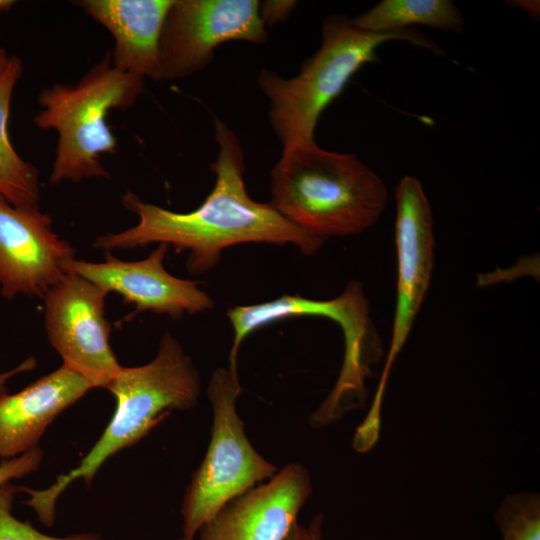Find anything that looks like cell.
I'll return each instance as SVG.
<instances>
[{
    "instance_id": "cell-16",
    "label": "cell",
    "mask_w": 540,
    "mask_h": 540,
    "mask_svg": "<svg viewBox=\"0 0 540 540\" xmlns=\"http://www.w3.org/2000/svg\"><path fill=\"white\" fill-rule=\"evenodd\" d=\"M22 71V61L13 56L0 75V196L16 207H39L38 169L16 152L7 130L13 91Z\"/></svg>"
},
{
    "instance_id": "cell-27",
    "label": "cell",
    "mask_w": 540,
    "mask_h": 540,
    "mask_svg": "<svg viewBox=\"0 0 540 540\" xmlns=\"http://www.w3.org/2000/svg\"><path fill=\"white\" fill-rule=\"evenodd\" d=\"M180 540H191V539H188V538H185L182 536V538Z\"/></svg>"
},
{
    "instance_id": "cell-15",
    "label": "cell",
    "mask_w": 540,
    "mask_h": 540,
    "mask_svg": "<svg viewBox=\"0 0 540 540\" xmlns=\"http://www.w3.org/2000/svg\"><path fill=\"white\" fill-rule=\"evenodd\" d=\"M173 0H80L73 3L113 37V66L158 81L159 44Z\"/></svg>"
},
{
    "instance_id": "cell-21",
    "label": "cell",
    "mask_w": 540,
    "mask_h": 540,
    "mask_svg": "<svg viewBox=\"0 0 540 540\" xmlns=\"http://www.w3.org/2000/svg\"><path fill=\"white\" fill-rule=\"evenodd\" d=\"M296 1L267 0L259 3V15L264 25L285 21L294 10Z\"/></svg>"
},
{
    "instance_id": "cell-5",
    "label": "cell",
    "mask_w": 540,
    "mask_h": 540,
    "mask_svg": "<svg viewBox=\"0 0 540 540\" xmlns=\"http://www.w3.org/2000/svg\"><path fill=\"white\" fill-rule=\"evenodd\" d=\"M144 91V78L113 66L110 52L76 83H56L38 97L35 126L57 134L51 184L108 178L101 157L117 152L118 141L107 116L133 106Z\"/></svg>"
},
{
    "instance_id": "cell-3",
    "label": "cell",
    "mask_w": 540,
    "mask_h": 540,
    "mask_svg": "<svg viewBox=\"0 0 540 540\" xmlns=\"http://www.w3.org/2000/svg\"><path fill=\"white\" fill-rule=\"evenodd\" d=\"M105 389L116 400L115 412L79 465L58 476L46 489L19 488L30 495L26 504L46 526L53 525L56 501L73 481L83 478L89 485L107 459L141 440L172 410L193 408L199 400L201 382L180 342L166 332L152 361L137 367L122 366Z\"/></svg>"
},
{
    "instance_id": "cell-17",
    "label": "cell",
    "mask_w": 540,
    "mask_h": 540,
    "mask_svg": "<svg viewBox=\"0 0 540 540\" xmlns=\"http://www.w3.org/2000/svg\"><path fill=\"white\" fill-rule=\"evenodd\" d=\"M351 22L377 33L404 31L412 25L459 33L464 27L463 16L450 0H383Z\"/></svg>"
},
{
    "instance_id": "cell-7",
    "label": "cell",
    "mask_w": 540,
    "mask_h": 540,
    "mask_svg": "<svg viewBox=\"0 0 540 540\" xmlns=\"http://www.w3.org/2000/svg\"><path fill=\"white\" fill-rule=\"evenodd\" d=\"M242 392L238 373L217 368L207 394L212 405L211 440L193 473L183 499V537L193 540L199 529L223 506L278 471L251 445L236 411Z\"/></svg>"
},
{
    "instance_id": "cell-25",
    "label": "cell",
    "mask_w": 540,
    "mask_h": 540,
    "mask_svg": "<svg viewBox=\"0 0 540 540\" xmlns=\"http://www.w3.org/2000/svg\"><path fill=\"white\" fill-rule=\"evenodd\" d=\"M9 59L10 57L7 55V52L2 47H0V75L5 70Z\"/></svg>"
},
{
    "instance_id": "cell-22",
    "label": "cell",
    "mask_w": 540,
    "mask_h": 540,
    "mask_svg": "<svg viewBox=\"0 0 540 540\" xmlns=\"http://www.w3.org/2000/svg\"><path fill=\"white\" fill-rule=\"evenodd\" d=\"M323 515L318 513L307 524H294L285 540H322Z\"/></svg>"
},
{
    "instance_id": "cell-10",
    "label": "cell",
    "mask_w": 540,
    "mask_h": 540,
    "mask_svg": "<svg viewBox=\"0 0 540 540\" xmlns=\"http://www.w3.org/2000/svg\"><path fill=\"white\" fill-rule=\"evenodd\" d=\"M397 299L390 348L377 388L385 392L389 372L402 350L430 285L434 262L433 218L418 179L403 177L395 192Z\"/></svg>"
},
{
    "instance_id": "cell-2",
    "label": "cell",
    "mask_w": 540,
    "mask_h": 540,
    "mask_svg": "<svg viewBox=\"0 0 540 540\" xmlns=\"http://www.w3.org/2000/svg\"><path fill=\"white\" fill-rule=\"evenodd\" d=\"M270 187V204L323 243L370 228L388 198L383 180L356 155L325 150L315 141L283 148Z\"/></svg>"
},
{
    "instance_id": "cell-18",
    "label": "cell",
    "mask_w": 540,
    "mask_h": 540,
    "mask_svg": "<svg viewBox=\"0 0 540 540\" xmlns=\"http://www.w3.org/2000/svg\"><path fill=\"white\" fill-rule=\"evenodd\" d=\"M503 540H540V496L531 492L507 495L495 512Z\"/></svg>"
},
{
    "instance_id": "cell-20",
    "label": "cell",
    "mask_w": 540,
    "mask_h": 540,
    "mask_svg": "<svg viewBox=\"0 0 540 540\" xmlns=\"http://www.w3.org/2000/svg\"><path fill=\"white\" fill-rule=\"evenodd\" d=\"M42 461V451L35 447L30 451L10 459H3L0 464V486L11 479L21 478L35 471Z\"/></svg>"
},
{
    "instance_id": "cell-1",
    "label": "cell",
    "mask_w": 540,
    "mask_h": 540,
    "mask_svg": "<svg viewBox=\"0 0 540 540\" xmlns=\"http://www.w3.org/2000/svg\"><path fill=\"white\" fill-rule=\"evenodd\" d=\"M214 127L218 153L211 170L216 180L195 210L170 211L128 191L121 202L138 217V223L121 232L98 236L92 246L113 250L166 244L177 253H188L186 269L192 275L209 272L219 263L223 250L244 243L291 244L304 255L314 254L323 242L287 220L270 203L249 196L238 136L219 119Z\"/></svg>"
},
{
    "instance_id": "cell-24",
    "label": "cell",
    "mask_w": 540,
    "mask_h": 540,
    "mask_svg": "<svg viewBox=\"0 0 540 540\" xmlns=\"http://www.w3.org/2000/svg\"><path fill=\"white\" fill-rule=\"evenodd\" d=\"M514 6L522 8L525 12L531 14L533 17H538L539 15V2L538 1H513L511 2Z\"/></svg>"
},
{
    "instance_id": "cell-14",
    "label": "cell",
    "mask_w": 540,
    "mask_h": 540,
    "mask_svg": "<svg viewBox=\"0 0 540 540\" xmlns=\"http://www.w3.org/2000/svg\"><path fill=\"white\" fill-rule=\"evenodd\" d=\"M91 388L62 365L21 391L0 396V457L14 458L37 447L53 420Z\"/></svg>"
},
{
    "instance_id": "cell-12",
    "label": "cell",
    "mask_w": 540,
    "mask_h": 540,
    "mask_svg": "<svg viewBox=\"0 0 540 540\" xmlns=\"http://www.w3.org/2000/svg\"><path fill=\"white\" fill-rule=\"evenodd\" d=\"M169 246L157 244L152 252L138 261H123L106 253L103 262L75 258L63 265L65 273L77 274L94 283L107 294L115 292L126 304H134L131 316L143 311L181 318L212 309L213 299L198 282L170 274L164 260Z\"/></svg>"
},
{
    "instance_id": "cell-19",
    "label": "cell",
    "mask_w": 540,
    "mask_h": 540,
    "mask_svg": "<svg viewBox=\"0 0 540 540\" xmlns=\"http://www.w3.org/2000/svg\"><path fill=\"white\" fill-rule=\"evenodd\" d=\"M16 491H19V488L9 482L0 486V540H105L92 533L53 537L39 532L29 522L20 521L12 515V503Z\"/></svg>"
},
{
    "instance_id": "cell-9",
    "label": "cell",
    "mask_w": 540,
    "mask_h": 540,
    "mask_svg": "<svg viewBox=\"0 0 540 540\" xmlns=\"http://www.w3.org/2000/svg\"><path fill=\"white\" fill-rule=\"evenodd\" d=\"M108 294L89 280L65 273L44 295L45 329L63 365L105 388L122 367L110 345Z\"/></svg>"
},
{
    "instance_id": "cell-4",
    "label": "cell",
    "mask_w": 540,
    "mask_h": 540,
    "mask_svg": "<svg viewBox=\"0 0 540 540\" xmlns=\"http://www.w3.org/2000/svg\"><path fill=\"white\" fill-rule=\"evenodd\" d=\"M320 48L291 78L261 69L257 84L269 101V123L283 148L312 142L318 120L352 76L365 64L378 60L385 42L404 40L434 53L441 48L421 32L407 29L377 33L356 27L346 15L327 17L322 24Z\"/></svg>"
},
{
    "instance_id": "cell-23",
    "label": "cell",
    "mask_w": 540,
    "mask_h": 540,
    "mask_svg": "<svg viewBox=\"0 0 540 540\" xmlns=\"http://www.w3.org/2000/svg\"><path fill=\"white\" fill-rule=\"evenodd\" d=\"M35 366H36L35 358L29 357L26 360H24L22 363H20L18 366H16L15 368L6 372H1L0 373V396L8 393L6 384L9 379H11L12 377L20 373L30 371L33 368H35Z\"/></svg>"
},
{
    "instance_id": "cell-26",
    "label": "cell",
    "mask_w": 540,
    "mask_h": 540,
    "mask_svg": "<svg viewBox=\"0 0 540 540\" xmlns=\"http://www.w3.org/2000/svg\"><path fill=\"white\" fill-rule=\"evenodd\" d=\"M14 4L13 0H0V13L10 10Z\"/></svg>"
},
{
    "instance_id": "cell-8",
    "label": "cell",
    "mask_w": 540,
    "mask_h": 540,
    "mask_svg": "<svg viewBox=\"0 0 540 540\" xmlns=\"http://www.w3.org/2000/svg\"><path fill=\"white\" fill-rule=\"evenodd\" d=\"M257 0H173L159 44L158 81H174L205 68L228 41L264 44L266 26Z\"/></svg>"
},
{
    "instance_id": "cell-13",
    "label": "cell",
    "mask_w": 540,
    "mask_h": 540,
    "mask_svg": "<svg viewBox=\"0 0 540 540\" xmlns=\"http://www.w3.org/2000/svg\"><path fill=\"white\" fill-rule=\"evenodd\" d=\"M311 492L307 469L287 464L223 506L199 529V540H285Z\"/></svg>"
},
{
    "instance_id": "cell-6",
    "label": "cell",
    "mask_w": 540,
    "mask_h": 540,
    "mask_svg": "<svg viewBox=\"0 0 540 540\" xmlns=\"http://www.w3.org/2000/svg\"><path fill=\"white\" fill-rule=\"evenodd\" d=\"M226 316L234 332L229 369L235 373L242 342L259 328L294 317L321 316L334 321L344 337L343 363L334 388L314 416L322 425H329L366 403L365 381L372 374V366L380 361L382 347L360 282H350L330 300L285 294L267 302L231 307Z\"/></svg>"
},
{
    "instance_id": "cell-11",
    "label": "cell",
    "mask_w": 540,
    "mask_h": 540,
    "mask_svg": "<svg viewBox=\"0 0 540 540\" xmlns=\"http://www.w3.org/2000/svg\"><path fill=\"white\" fill-rule=\"evenodd\" d=\"M75 249L57 235L39 207H16L0 196V292L43 299L64 276Z\"/></svg>"
}]
</instances>
